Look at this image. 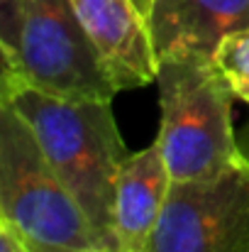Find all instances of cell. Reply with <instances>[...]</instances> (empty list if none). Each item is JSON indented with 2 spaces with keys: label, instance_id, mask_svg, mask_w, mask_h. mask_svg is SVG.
<instances>
[{
  "label": "cell",
  "instance_id": "obj_5",
  "mask_svg": "<svg viewBox=\"0 0 249 252\" xmlns=\"http://www.w3.org/2000/svg\"><path fill=\"white\" fill-rule=\"evenodd\" d=\"M147 252H249V162L171 181Z\"/></svg>",
  "mask_w": 249,
  "mask_h": 252
},
{
  "label": "cell",
  "instance_id": "obj_4",
  "mask_svg": "<svg viewBox=\"0 0 249 252\" xmlns=\"http://www.w3.org/2000/svg\"><path fill=\"white\" fill-rule=\"evenodd\" d=\"M2 74L69 100H112L120 91L71 0H27L17 44L0 52Z\"/></svg>",
  "mask_w": 249,
  "mask_h": 252
},
{
  "label": "cell",
  "instance_id": "obj_7",
  "mask_svg": "<svg viewBox=\"0 0 249 252\" xmlns=\"http://www.w3.org/2000/svg\"><path fill=\"white\" fill-rule=\"evenodd\" d=\"M157 57H215L232 32L249 27V0H152Z\"/></svg>",
  "mask_w": 249,
  "mask_h": 252
},
{
  "label": "cell",
  "instance_id": "obj_6",
  "mask_svg": "<svg viewBox=\"0 0 249 252\" xmlns=\"http://www.w3.org/2000/svg\"><path fill=\"white\" fill-rule=\"evenodd\" d=\"M71 5L117 91L157 81L154 37L135 0H71Z\"/></svg>",
  "mask_w": 249,
  "mask_h": 252
},
{
  "label": "cell",
  "instance_id": "obj_14",
  "mask_svg": "<svg viewBox=\"0 0 249 252\" xmlns=\"http://www.w3.org/2000/svg\"><path fill=\"white\" fill-rule=\"evenodd\" d=\"M95 252H120V250H95Z\"/></svg>",
  "mask_w": 249,
  "mask_h": 252
},
{
  "label": "cell",
  "instance_id": "obj_11",
  "mask_svg": "<svg viewBox=\"0 0 249 252\" xmlns=\"http://www.w3.org/2000/svg\"><path fill=\"white\" fill-rule=\"evenodd\" d=\"M0 252H32L25 240L5 223H0Z\"/></svg>",
  "mask_w": 249,
  "mask_h": 252
},
{
  "label": "cell",
  "instance_id": "obj_2",
  "mask_svg": "<svg viewBox=\"0 0 249 252\" xmlns=\"http://www.w3.org/2000/svg\"><path fill=\"white\" fill-rule=\"evenodd\" d=\"M162 123L157 142L173 181L215 176L240 162L232 100L237 98L208 57H162L157 71Z\"/></svg>",
  "mask_w": 249,
  "mask_h": 252
},
{
  "label": "cell",
  "instance_id": "obj_10",
  "mask_svg": "<svg viewBox=\"0 0 249 252\" xmlns=\"http://www.w3.org/2000/svg\"><path fill=\"white\" fill-rule=\"evenodd\" d=\"M27 0H0V52H12Z\"/></svg>",
  "mask_w": 249,
  "mask_h": 252
},
{
  "label": "cell",
  "instance_id": "obj_1",
  "mask_svg": "<svg viewBox=\"0 0 249 252\" xmlns=\"http://www.w3.org/2000/svg\"><path fill=\"white\" fill-rule=\"evenodd\" d=\"M0 103L12 105L32 127L49 164L85 211L103 250H115L112 196L127 147L110 100H69L0 74Z\"/></svg>",
  "mask_w": 249,
  "mask_h": 252
},
{
  "label": "cell",
  "instance_id": "obj_12",
  "mask_svg": "<svg viewBox=\"0 0 249 252\" xmlns=\"http://www.w3.org/2000/svg\"><path fill=\"white\" fill-rule=\"evenodd\" d=\"M237 147H240L242 159H245V162H249V123L242 127V132L237 135Z\"/></svg>",
  "mask_w": 249,
  "mask_h": 252
},
{
  "label": "cell",
  "instance_id": "obj_13",
  "mask_svg": "<svg viewBox=\"0 0 249 252\" xmlns=\"http://www.w3.org/2000/svg\"><path fill=\"white\" fill-rule=\"evenodd\" d=\"M137 5H139V10L144 12V15H149V7H152V0H135Z\"/></svg>",
  "mask_w": 249,
  "mask_h": 252
},
{
  "label": "cell",
  "instance_id": "obj_8",
  "mask_svg": "<svg viewBox=\"0 0 249 252\" xmlns=\"http://www.w3.org/2000/svg\"><path fill=\"white\" fill-rule=\"evenodd\" d=\"M171 174L159 142L127 155L112 196V240L120 252H147L168 198Z\"/></svg>",
  "mask_w": 249,
  "mask_h": 252
},
{
  "label": "cell",
  "instance_id": "obj_9",
  "mask_svg": "<svg viewBox=\"0 0 249 252\" xmlns=\"http://www.w3.org/2000/svg\"><path fill=\"white\" fill-rule=\"evenodd\" d=\"M213 62L235 95L249 103V27L225 37L215 49Z\"/></svg>",
  "mask_w": 249,
  "mask_h": 252
},
{
  "label": "cell",
  "instance_id": "obj_3",
  "mask_svg": "<svg viewBox=\"0 0 249 252\" xmlns=\"http://www.w3.org/2000/svg\"><path fill=\"white\" fill-rule=\"evenodd\" d=\"M0 223L32 252L103 250L81 203L7 103H0Z\"/></svg>",
  "mask_w": 249,
  "mask_h": 252
}]
</instances>
